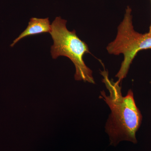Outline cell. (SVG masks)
<instances>
[{
    "mask_svg": "<svg viewBox=\"0 0 151 151\" xmlns=\"http://www.w3.org/2000/svg\"><path fill=\"white\" fill-rule=\"evenodd\" d=\"M103 82L109 91L107 96L105 91L101 92L100 97L110 107L111 114L105 125V131L109 135L112 145L116 146L123 141L137 142L136 132L142 124V116L136 105L132 89L123 97L121 81L114 82L110 79L107 70L101 71Z\"/></svg>",
    "mask_w": 151,
    "mask_h": 151,
    "instance_id": "obj_1",
    "label": "cell"
},
{
    "mask_svg": "<svg viewBox=\"0 0 151 151\" xmlns=\"http://www.w3.org/2000/svg\"><path fill=\"white\" fill-rule=\"evenodd\" d=\"M66 20L57 17L51 24V35L53 45L51 47L52 58L66 57L73 62L76 68L74 78L76 81H84L95 84L92 70L86 66L83 57L90 53L88 45L76 35L75 30L70 31L66 27Z\"/></svg>",
    "mask_w": 151,
    "mask_h": 151,
    "instance_id": "obj_2",
    "label": "cell"
},
{
    "mask_svg": "<svg viewBox=\"0 0 151 151\" xmlns=\"http://www.w3.org/2000/svg\"><path fill=\"white\" fill-rule=\"evenodd\" d=\"M132 18V9L127 6L124 19L118 27L116 38L107 47L109 54L124 55V60L116 76L120 81L127 77L130 65L138 52L151 49V35L137 32L134 29Z\"/></svg>",
    "mask_w": 151,
    "mask_h": 151,
    "instance_id": "obj_3",
    "label": "cell"
},
{
    "mask_svg": "<svg viewBox=\"0 0 151 151\" xmlns=\"http://www.w3.org/2000/svg\"><path fill=\"white\" fill-rule=\"evenodd\" d=\"M51 31V24H50L48 18L45 19L32 18L30 19L27 28L14 41L11 47H13L18 42L26 37L44 33H50Z\"/></svg>",
    "mask_w": 151,
    "mask_h": 151,
    "instance_id": "obj_4",
    "label": "cell"
},
{
    "mask_svg": "<svg viewBox=\"0 0 151 151\" xmlns=\"http://www.w3.org/2000/svg\"><path fill=\"white\" fill-rule=\"evenodd\" d=\"M148 33L150 34L151 35V23L150 26V29H149V32Z\"/></svg>",
    "mask_w": 151,
    "mask_h": 151,
    "instance_id": "obj_5",
    "label": "cell"
},
{
    "mask_svg": "<svg viewBox=\"0 0 151 151\" xmlns=\"http://www.w3.org/2000/svg\"></svg>",
    "mask_w": 151,
    "mask_h": 151,
    "instance_id": "obj_6",
    "label": "cell"
}]
</instances>
